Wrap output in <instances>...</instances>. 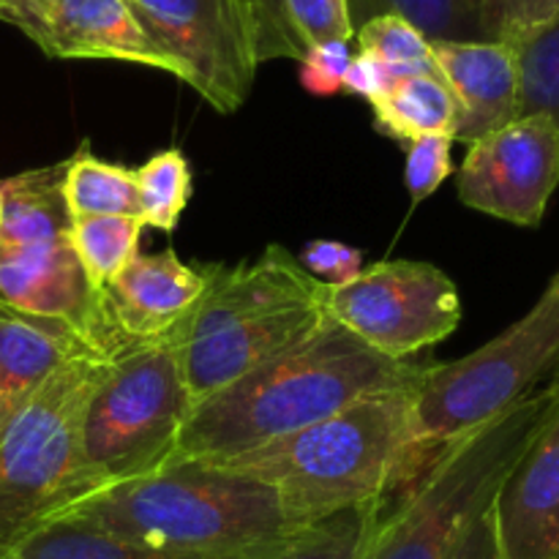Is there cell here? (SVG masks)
I'll use <instances>...</instances> for the list:
<instances>
[{"label":"cell","instance_id":"1","mask_svg":"<svg viewBox=\"0 0 559 559\" xmlns=\"http://www.w3.org/2000/svg\"><path fill=\"white\" fill-rule=\"evenodd\" d=\"M429 364L391 360L325 317L309 338L191 407L175 459L224 462L295 435L360 399L418 385Z\"/></svg>","mask_w":559,"mask_h":559},{"label":"cell","instance_id":"2","mask_svg":"<svg viewBox=\"0 0 559 559\" xmlns=\"http://www.w3.org/2000/svg\"><path fill=\"white\" fill-rule=\"evenodd\" d=\"M58 516L140 549L216 559H246L304 530L271 486L197 459L93 491Z\"/></svg>","mask_w":559,"mask_h":559},{"label":"cell","instance_id":"3","mask_svg":"<svg viewBox=\"0 0 559 559\" xmlns=\"http://www.w3.org/2000/svg\"><path fill=\"white\" fill-rule=\"evenodd\" d=\"M418 385L360 399L309 429L207 464L271 486L295 527L385 500L418 456L413 440Z\"/></svg>","mask_w":559,"mask_h":559},{"label":"cell","instance_id":"4","mask_svg":"<svg viewBox=\"0 0 559 559\" xmlns=\"http://www.w3.org/2000/svg\"><path fill=\"white\" fill-rule=\"evenodd\" d=\"M322 282L284 246L257 260L213 265L205 295L180 331L186 385L202 402L309 338L325 320Z\"/></svg>","mask_w":559,"mask_h":559},{"label":"cell","instance_id":"5","mask_svg":"<svg viewBox=\"0 0 559 559\" xmlns=\"http://www.w3.org/2000/svg\"><path fill=\"white\" fill-rule=\"evenodd\" d=\"M559 396V380L431 459L407 500L382 511L360 559H448L464 530L495 502L497 489L538 435Z\"/></svg>","mask_w":559,"mask_h":559},{"label":"cell","instance_id":"6","mask_svg":"<svg viewBox=\"0 0 559 559\" xmlns=\"http://www.w3.org/2000/svg\"><path fill=\"white\" fill-rule=\"evenodd\" d=\"M180 331L131 342L107 360L82 418V469L93 491L156 473L178 453L194 407Z\"/></svg>","mask_w":559,"mask_h":559},{"label":"cell","instance_id":"7","mask_svg":"<svg viewBox=\"0 0 559 559\" xmlns=\"http://www.w3.org/2000/svg\"><path fill=\"white\" fill-rule=\"evenodd\" d=\"M559 380V271L538 304L508 331L453 364H431L415 388V451L440 453Z\"/></svg>","mask_w":559,"mask_h":559},{"label":"cell","instance_id":"8","mask_svg":"<svg viewBox=\"0 0 559 559\" xmlns=\"http://www.w3.org/2000/svg\"><path fill=\"white\" fill-rule=\"evenodd\" d=\"M107 358L60 366L0 440V555L93 495L82 469V418Z\"/></svg>","mask_w":559,"mask_h":559},{"label":"cell","instance_id":"9","mask_svg":"<svg viewBox=\"0 0 559 559\" xmlns=\"http://www.w3.org/2000/svg\"><path fill=\"white\" fill-rule=\"evenodd\" d=\"M322 309L391 360L435 347L462 322V298L445 271L420 260H382L353 282L322 284Z\"/></svg>","mask_w":559,"mask_h":559},{"label":"cell","instance_id":"10","mask_svg":"<svg viewBox=\"0 0 559 559\" xmlns=\"http://www.w3.org/2000/svg\"><path fill=\"white\" fill-rule=\"evenodd\" d=\"M151 41L178 63L186 85L216 112L235 115L260 69L243 0H129Z\"/></svg>","mask_w":559,"mask_h":559},{"label":"cell","instance_id":"11","mask_svg":"<svg viewBox=\"0 0 559 559\" xmlns=\"http://www.w3.org/2000/svg\"><path fill=\"white\" fill-rule=\"evenodd\" d=\"M559 186V126L522 115L473 142L459 169V200L516 227H538Z\"/></svg>","mask_w":559,"mask_h":559},{"label":"cell","instance_id":"12","mask_svg":"<svg viewBox=\"0 0 559 559\" xmlns=\"http://www.w3.org/2000/svg\"><path fill=\"white\" fill-rule=\"evenodd\" d=\"M0 306L63 322L93 355L115 358L129 347L93 289L71 240L49 246L0 243Z\"/></svg>","mask_w":559,"mask_h":559},{"label":"cell","instance_id":"13","mask_svg":"<svg viewBox=\"0 0 559 559\" xmlns=\"http://www.w3.org/2000/svg\"><path fill=\"white\" fill-rule=\"evenodd\" d=\"M502 559H559V396L491 502Z\"/></svg>","mask_w":559,"mask_h":559},{"label":"cell","instance_id":"14","mask_svg":"<svg viewBox=\"0 0 559 559\" xmlns=\"http://www.w3.org/2000/svg\"><path fill=\"white\" fill-rule=\"evenodd\" d=\"M213 265H186L175 249L136 254L104 289V306L129 342L169 336L189 322L205 295Z\"/></svg>","mask_w":559,"mask_h":559},{"label":"cell","instance_id":"15","mask_svg":"<svg viewBox=\"0 0 559 559\" xmlns=\"http://www.w3.org/2000/svg\"><path fill=\"white\" fill-rule=\"evenodd\" d=\"M44 55L63 60H120L180 74L136 20L129 0H60L27 33Z\"/></svg>","mask_w":559,"mask_h":559},{"label":"cell","instance_id":"16","mask_svg":"<svg viewBox=\"0 0 559 559\" xmlns=\"http://www.w3.org/2000/svg\"><path fill=\"white\" fill-rule=\"evenodd\" d=\"M442 80L459 104V142H478L519 118V58L500 41L431 44Z\"/></svg>","mask_w":559,"mask_h":559},{"label":"cell","instance_id":"17","mask_svg":"<svg viewBox=\"0 0 559 559\" xmlns=\"http://www.w3.org/2000/svg\"><path fill=\"white\" fill-rule=\"evenodd\" d=\"M82 355L93 353L63 322L0 306V440L38 388Z\"/></svg>","mask_w":559,"mask_h":559},{"label":"cell","instance_id":"18","mask_svg":"<svg viewBox=\"0 0 559 559\" xmlns=\"http://www.w3.org/2000/svg\"><path fill=\"white\" fill-rule=\"evenodd\" d=\"M66 162L0 180V243L49 246L71 240L69 205L63 194Z\"/></svg>","mask_w":559,"mask_h":559},{"label":"cell","instance_id":"19","mask_svg":"<svg viewBox=\"0 0 559 559\" xmlns=\"http://www.w3.org/2000/svg\"><path fill=\"white\" fill-rule=\"evenodd\" d=\"M374 107V126L391 140L409 142L420 136L456 140L459 104L442 74H413L393 80Z\"/></svg>","mask_w":559,"mask_h":559},{"label":"cell","instance_id":"20","mask_svg":"<svg viewBox=\"0 0 559 559\" xmlns=\"http://www.w3.org/2000/svg\"><path fill=\"white\" fill-rule=\"evenodd\" d=\"M353 31L374 16L409 22L429 44L489 41L480 20V0H347Z\"/></svg>","mask_w":559,"mask_h":559},{"label":"cell","instance_id":"21","mask_svg":"<svg viewBox=\"0 0 559 559\" xmlns=\"http://www.w3.org/2000/svg\"><path fill=\"white\" fill-rule=\"evenodd\" d=\"M63 194L74 222L91 216L140 218L136 169L102 162L87 151V142L74 156L66 158Z\"/></svg>","mask_w":559,"mask_h":559},{"label":"cell","instance_id":"22","mask_svg":"<svg viewBox=\"0 0 559 559\" xmlns=\"http://www.w3.org/2000/svg\"><path fill=\"white\" fill-rule=\"evenodd\" d=\"M254 557V555H251ZM0 559H216V557H180L162 551L140 549L134 544L112 538L107 533L85 527L71 519H47L36 530L16 540ZM249 559V557H246Z\"/></svg>","mask_w":559,"mask_h":559},{"label":"cell","instance_id":"23","mask_svg":"<svg viewBox=\"0 0 559 559\" xmlns=\"http://www.w3.org/2000/svg\"><path fill=\"white\" fill-rule=\"evenodd\" d=\"M385 500L349 508L331 519L309 524L289 538L257 551L249 559H360L380 524Z\"/></svg>","mask_w":559,"mask_h":559},{"label":"cell","instance_id":"24","mask_svg":"<svg viewBox=\"0 0 559 559\" xmlns=\"http://www.w3.org/2000/svg\"><path fill=\"white\" fill-rule=\"evenodd\" d=\"M145 224L136 216L76 218L71 227V246L96 293L115 282L120 271L140 254V235Z\"/></svg>","mask_w":559,"mask_h":559},{"label":"cell","instance_id":"25","mask_svg":"<svg viewBox=\"0 0 559 559\" xmlns=\"http://www.w3.org/2000/svg\"><path fill=\"white\" fill-rule=\"evenodd\" d=\"M140 222L173 233L191 200V167L178 147L156 153L136 169Z\"/></svg>","mask_w":559,"mask_h":559},{"label":"cell","instance_id":"26","mask_svg":"<svg viewBox=\"0 0 559 559\" xmlns=\"http://www.w3.org/2000/svg\"><path fill=\"white\" fill-rule=\"evenodd\" d=\"M516 49L519 118L546 115L559 126V14Z\"/></svg>","mask_w":559,"mask_h":559},{"label":"cell","instance_id":"27","mask_svg":"<svg viewBox=\"0 0 559 559\" xmlns=\"http://www.w3.org/2000/svg\"><path fill=\"white\" fill-rule=\"evenodd\" d=\"M358 52L380 60L393 80L413 74H440L431 55V44L399 16H374L355 31Z\"/></svg>","mask_w":559,"mask_h":559},{"label":"cell","instance_id":"28","mask_svg":"<svg viewBox=\"0 0 559 559\" xmlns=\"http://www.w3.org/2000/svg\"><path fill=\"white\" fill-rule=\"evenodd\" d=\"M559 14V0H480V20L489 41L519 47Z\"/></svg>","mask_w":559,"mask_h":559},{"label":"cell","instance_id":"29","mask_svg":"<svg viewBox=\"0 0 559 559\" xmlns=\"http://www.w3.org/2000/svg\"><path fill=\"white\" fill-rule=\"evenodd\" d=\"M282 5L306 49L355 38L347 0H282Z\"/></svg>","mask_w":559,"mask_h":559},{"label":"cell","instance_id":"30","mask_svg":"<svg viewBox=\"0 0 559 559\" xmlns=\"http://www.w3.org/2000/svg\"><path fill=\"white\" fill-rule=\"evenodd\" d=\"M451 136H420V140L409 142L404 183L413 194V202H424L451 178Z\"/></svg>","mask_w":559,"mask_h":559},{"label":"cell","instance_id":"31","mask_svg":"<svg viewBox=\"0 0 559 559\" xmlns=\"http://www.w3.org/2000/svg\"><path fill=\"white\" fill-rule=\"evenodd\" d=\"M243 5L249 9L251 22H254L260 63L276 58H289L298 60V63L304 60L306 47L298 33L293 31V25H289L282 0H243Z\"/></svg>","mask_w":559,"mask_h":559},{"label":"cell","instance_id":"32","mask_svg":"<svg viewBox=\"0 0 559 559\" xmlns=\"http://www.w3.org/2000/svg\"><path fill=\"white\" fill-rule=\"evenodd\" d=\"M349 63H353V52H349L347 41H331L306 49L304 60H300V85L311 96L342 93Z\"/></svg>","mask_w":559,"mask_h":559},{"label":"cell","instance_id":"33","mask_svg":"<svg viewBox=\"0 0 559 559\" xmlns=\"http://www.w3.org/2000/svg\"><path fill=\"white\" fill-rule=\"evenodd\" d=\"M300 265L322 284H344L353 282L364 271V251L353 249L338 240H311L304 246L298 257Z\"/></svg>","mask_w":559,"mask_h":559},{"label":"cell","instance_id":"34","mask_svg":"<svg viewBox=\"0 0 559 559\" xmlns=\"http://www.w3.org/2000/svg\"><path fill=\"white\" fill-rule=\"evenodd\" d=\"M393 82V74L371 55L358 52L353 55V63H349L347 76H344V91L353 93V96L366 98V102H374L382 93L388 91V85Z\"/></svg>","mask_w":559,"mask_h":559},{"label":"cell","instance_id":"35","mask_svg":"<svg viewBox=\"0 0 559 559\" xmlns=\"http://www.w3.org/2000/svg\"><path fill=\"white\" fill-rule=\"evenodd\" d=\"M448 559H502L500 546H497L495 513H491V506L464 530L462 538L453 546L451 557Z\"/></svg>","mask_w":559,"mask_h":559},{"label":"cell","instance_id":"36","mask_svg":"<svg viewBox=\"0 0 559 559\" xmlns=\"http://www.w3.org/2000/svg\"><path fill=\"white\" fill-rule=\"evenodd\" d=\"M55 3L60 0H0V20L11 22L27 36Z\"/></svg>","mask_w":559,"mask_h":559}]
</instances>
